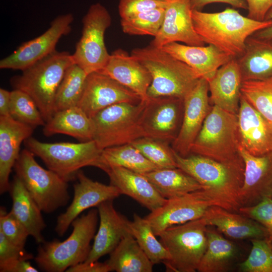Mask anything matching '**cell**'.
<instances>
[{
  "label": "cell",
  "mask_w": 272,
  "mask_h": 272,
  "mask_svg": "<svg viewBox=\"0 0 272 272\" xmlns=\"http://www.w3.org/2000/svg\"><path fill=\"white\" fill-rule=\"evenodd\" d=\"M192 18L196 32L205 44L236 58L243 53L248 37L272 26V20L256 21L230 8L216 13L192 10Z\"/></svg>",
  "instance_id": "obj_1"
},
{
  "label": "cell",
  "mask_w": 272,
  "mask_h": 272,
  "mask_svg": "<svg viewBox=\"0 0 272 272\" xmlns=\"http://www.w3.org/2000/svg\"><path fill=\"white\" fill-rule=\"evenodd\" d=\"M174 155L177 167L199 182L217 206L239 213L244 170L198 155L183 157L174 151Z\"/></svg>",
  "instance_id": "obj_2"
},
{
  "label": "cell",
  "mask_w": 272,
  "mask_h": 272,
  "mask_svg": "<svg viewBox=\"0 0 272 272\" xmlns=\"http://www.w3.org/2000/svg\"><path fill=\"white\" fill-rule=\"evenodd\" d=\"M130 54L151 74L148 97L172 96L183 99L200 78L186 63L151 44L134 48Z\"/></svg>",
  "instance_id": "obj_3"
},
{
  "label": "cell",
  "mask_w": 272,
  "mask_h": 272,
  "mask_svg": "<svg viewBox=\"0 0 272 272\" xmlns=\"http://www.w3.org/2000/svg\"><path fill=\"white\" fill-rule=\"evenodd\" d=\"M74 63L69 52L55 50L13 77L11 83L32 98L46 122L55 113V95L65 71Z\"/></svg>",
  "instance_id": "obj_4"
},
{
  "label": "cell",
  "mask_w": 272,
  "mask_h": 272,
  "mask_svg": "<svg viewBox=\"0 0 272 272\" xmlns=\"http://www.w3.org/2000/svg\"><path fill=\"white\" fill-rule=\"evenodd\" d=\"M98 216V210L92 209L73 221L72 233L65 240L41 243L34 257L39 268L47 272H63L84 262L91 249Z\"/></svg>",
  "instance_id": "obj_5"
},
{
  "label": "cell",
  "mask_w": 272,
  "mask_h": 272,
  "mask_svg": "<svg viewBox=\"0 0 272 272\" xmlns=\"http://www.w3.org/2000/svg\"><path fill=\"white\" fill-rule=\"evenodd\" d=\"M239 146L237 115L213 105L192 145L190 154L244 170Z\"/></svg>",
  "instance_id": "obj_6"
},
{
  "label": "cell",
  "mask_w": 272,
  "mask_h": 272,
  "mask_svg": "<svg viewBox=\"0 0 272 272\" xmlns=\"http://www.w3.org/2000/svg\"><path fill=\"white\" fill-rule=\"evenodd\" d=\"M24 144L48 169L67 182L77 179L78 173L84 167H100L102 150L93 140L78 143H48L30 137Z\"/></svg>",
  "instance_id": "obj_7"
},
{
  "label": "cell",
  "mask_w": 272,
  "mask_h": 272,
  "mask_svg": "<svg viewBox=\"0 0 272 272\" xmlns=\"http://www.w3.org/2000/svg\"><path fill=\"white\" fill-rule=\"evenodd\" d=\"M14 168L42 212L50 214L67 204V182L52 170L41 167L28 149L20 152Z\"/></svg>",
  "instance_id": "obj_8"
},
{
  "label": "cell",
  "mask_w": 272,
  "mask_h": 272,
  "mask_svg": "<svg viewBox=\"0 0 272 272\" xmlns=\"http://www.w3.org/2000/svg\"><path fill=\"white\" fill-rule=\"evenodd\" d=\"M207 225L201 217L167 228L159 236L170 258L167 271L195 272L208 246Z\"/></svg>",
  "instance_id": "obj_9"
},
{
  "label": "cell",
  "mask_w": 272,
  "mask_h": 272,
  "mask_svg": "<svg viewBox=\"0 0 272 272\" xmlns=\"http://www.w3.org/2000/svg\"><path fill=\"white\" fill-rule=\"evenodd\" d=\"M145 101L139 103H120L110 106L91 118L93 140L101 150L130 144L144 137L141 116Z\"/></svg>",
  "instance_id": "obj_10"
},
{
  "label": "cell",
  "mask_w": 272,
  "mask_h": 272,
  "mask_svg": "<svg viewBox=\"0 0 272 272\" xmlns=\"http://www.w3.org/2000/svg\"><path fill=\"white\" fill-rule=\"evenodd\" d=\"M111 20L108 10L99 3L91 5L83 18L82 35L72 56L87 75L101 71L109 59L104 35Z\"/></svg>",
  "instance_id": "obj_11"
},
{
  "label": "cell",
  "mask_w": 272,
  "mask_h": 272,
  "mask_svg": "<svg viewBox=\"0 0 272 272\" xmlns=\"http://www.w3.org/2000/svg\"><path fill=\"white\" fill-rule=\"evenodd\" d=\"M216 206L215 201L204 189L167 199L157 209L145 217L153 232L159 236L167 228L203 217L207 209Z\"/></svg>",
  "instance_id": "obj_12"
},
{
  "label": "cell",
  "mask_w": 272,
  "mask_h": 272,
  "mask_svg": "<svg viewBox=\"0 0 272 272\" xmlns=\"http://www.w3.org/2000/svg\"><path fill=\"white\" fill-rule=\"evenodd\" d=\"M183 110L182 99L172 96L149 97L141 116L144 137L172 142L180 130Z\"/></svg>",
  "instance_id": "obj_13"
},
{
  "label": "cell",
  "mask_w": 272,
  "mask_h": 272,
  "mask_svg": "<svg viewBox=\"0 0 272 272\" xmlns=\"http://www.w3.org/2000/svg\"><path fill=\"white\" fill-rule=\"evenodd\" d=\"M72 14L61 15L50 23L43 34L22 43L12 53L0 60V69L23 70L50 55L60 38L71 31Z\"/></svg>",
  "instance_id": "obj_14"
},
{
  "label": "cell",
  "mask_w": 272,
  "mask_h": 272,
  "mask_svg": "<svg viewBox=\"0 0 272 272\" xmlns=\"http://www.w3.org/2000/svg\"><path fill=\"white\" fill-rule=\"evenodd\" d=\"M208 81L200 78L183 99L184 110L179 132L172 142L173 150L179 155H190L191 148L212 106L209 100Z\"/></svg>",
  "instance_id": "obj_15"
},
{
  "label": "cell",
  "mask_w": 272,
  "mask_h": 272,
  "mask_svg": "<svg viewBox=\"0 0 272 272\" xmlns=\"http://www.w3.org/2000/svg\"><path fill=\"white\" fill-rule=\"evenodd\" d=\"M136 93L100 72L88 74L78 107L90 118L100 111L120 103H138Z\"/></svg>",
  "instance_id": "obj_16"
},
{
  "label": "cell",
  "mask_w": 272,
  "mask_h": 272,
  "mask_svg": "<svg viewBox=\"0 0 272 272\" xmlns=\"http://www.w3.org/2000/svg\"><path fill=\"white\" fill-rule=\"evenodd\" d=\"M78 182L74 185V197L66 210L57 219L55 230L62 236L73 221L85 210L97 207L101 202L113 200L120 194L114 186L94 181L81 171L77 175Z\"/></svg>",
  "instance_id": "obj_17"
},
{
  "label": "cell",
  "mask_w": 272,
  "mask_h": 272,
  "mask_svg": "<svg viewBox=\"0 0 272 272\" xmlns=\"http://www.w3.org/2000/svg\"><path fill=\"white\" fill-rule=\"evenodd\" d=\"M192 10L190 0H170L165 9L162 25L150 44L158 48L172 42L205 45L194 28Z\"/></svg>",
  "instance_id": "obj_18"
},
{
  "label": "cell",
  "mask_w": 272,
  "mask_h": 272,
  "mask_svg": "<svg viewBox=\"0 0 272 272\" xmlns=\"http://www.w3.org/2000/svg\"><path fill=\"white\" fill-rule=\"evenodd\" d=\"M245 169L239 195L241 207L254 206L272 196V151L261 156H253L239 144ZM240 207V208H241Z\"/></svg>",
  "instance_id": "obj_19"
},
{
  "label": "cell",
  "mask_w": 272,
  "mask_h": 272,
  "mask_svg": "<svg viewBox=\"0 0 272 272\" xmlns=\"http://www.w3.org/2000/svg\"><path fill=\"white\" fill-rule=\"evenodd\" d=\"M240 145L253 156L272 151V125L241 95L237 114Z\"/></svg>",
  "instance_id": "obj_20"
},
{
  "label": "cell",
  "mask_w": 272,
  "mask_h": 272,
  "mask_svg": "<svg viewBox=\"0 0 272 272\" xmlns=\"http://www.w3.org/2000/svg\"><path fill=\"white\" fill-rule=\"evenodd\" d=\"M99 227L94 236L90 253L83 262L88 263L109 254L126 235L131 234L130 221L114 208L113 200L103 201L97 207Z\"/></svg>",
  "instance_id": "obj_21"
},
{
  "label": "cell",
  "mask_w": 272,
  "mask_h": 272,
  "mask_svg": "<svg viewBox=\"0 0 272 272\" xmlns=\"http://www.w3.org/2000/svg\"><path fill=\"white\" fill-rule=\"evenodd\" d=\"M108 76L138 95L142 101L149 97L152 77L147 68L137 58L119 48L110 54L105 66L100 72Z\"/></svg>",
  "instance_id": "obj_22"
},
{
  "label": "cell",
  "mask_w": 272,
  "mask_h": 272,
  "mask_svg": "<svg viewBox=\"0 0 272 272\" xmlns=\"http://www.w3.org/2000/svg\"><path fill=\"white\" fill-rule=\"evenodd\" d=\"M34 128L11 116H0V193L10 190V175L20 154L23 142L31 137Z\"/></svg>",
  "instance_id": "obj_23"
},
{
  "label": "cell",
  "mask_w": 272,
  "mask_h": 272,
  "mask_svg": "<svg viewBox=\"0 0 272 272\" xmlns=\"http://www.w3.org/2000/svg\"><path fill=\"white\" fill-rule=\"evenodd\" d=\"M211 104L237 115L242 79L236 58L219 67L208 80Z\"/></svg>",
  "instance_id": "obj_24"
},
{
  "label": "cell",
  "mask_w": 272,
  "mask_h": 272,
  "mask_svg": "<svg viewBox=\"0 0 272 272\" xmlns=\"http://www.w3.org/2000/svg\"><path fill=\"white\" fill-rule=\"evenodd\" d=\"M104 172L110 184L115 186L121 194L130 197L151 212L162 206L167 199L144 174L119 167H109Z\"/></svg>",
  "instance_id": "obj_25"
},
{
  "label": "cell",
  "mask_w": 272,
  "mask_h": 272,
  "mask_svg": "<svg viewBox=\"0 0 272 272\" xmlns=\"http://www.w3.org/2000/svg\"><path fill=\"white\" fill-rule=\"evenodd\" d=\"M192 68L200 78L208 80L232 58L211 44L190 46L172 42L160 48Z\"/></svg>",
  "instance_id": "obj_26"
},
{
  "label": "cell",
  "mask_w": 272,
  "mask_h": 272,
  "mask_svg": "<svg viewBox=\"0 0 272 272\" xmlns=\"http://www.w3.org/2000/svg\"><path fill=\"white\" fill-rule=\"evenodd\" d=\"M202 218L207 226L216 227L221 233L234 240L267 238V231L262 225L240 213L213 206Z\"/></svg>",
  "instance_id": "obj_27"
},
{
  "label": "cell",
  "mask_w": 272,
  "mask_h": 272,
  "mask_svg": "<svg viewBox=\"0 0 272 272\" xmlns=\"http://www.w3.org/2000/svg\"><path fill=\"white\" fill-rule=\"evenodd\" d=\"M207 249L199 263L198 272H228L242 261V253L236 243L224 238L216 227L207 226Z\"/></svg>",
  "instance_id": "obj_28"
},
{
  "label": "cell",
  "mask_w": 272,
  "mask_h": 272,
  "mask_svg": "<svg viewBox=\"0 0 272 272\" xmlns=\"http://www.w3.org/2000/svg\"><path fill=\"white\" fill-rule=\"evenodd\" d=\"M236 59L243 81L272 79V39L250 36Z\"/></svg>",
  "instance_id": "obj_29"
},
{
  "label": "cell",
  "mask_w": 272,
  "mask_h": 272,
  "mask_svg": "<svg viewBox=\"0 0 272 272\" xmlns=\"http://www.w3.org/2000/svg\"><path fill=\"white\" fill-rule=\"evenodd\" d=\"M9 191L12 199L10 212L25 227L29 235L37 243L44 242L42 231L46 225L42 211L17 176H14Z\"/></svg>",
  "instance_id": "obj_30"
},
{
  "label": "cell",
  "mask_w": 272,
  "mask_h": 272,
  "mask_svg": "<svg viewBox=\"0 0 272 272\" xmlns=\"http://www.w3.org/2000/svg\"><path fill=\"white\" fill-rule=\"evenodd\" d=\"M46 137L64 134L80 141L93 140V126L92 119L78 106L56 112L46 122L43 129Z\"/></svg>",
  "instance_id": "obj_31"
},
{
  "label": "cell",
  "mask_w": 272,
  "mask_h": 272,
  "mask_svg": "<svg viewBox=\"0 0 272 272\" xmlns=\"http://www.w3.org/2000/svg\"><path fill=\"white\" fill-rule=\"evenodd\" d=\"M144 175L165 199L203 189L194 178L178 168H158Z\"/></svg>",
  "instance_id": "obj_32"
},
{
  "label": "cell",
  "mask_w": 272,
  "mask_h": 272,
  "mask_svg": "<svg viewBox=\"0 0 272 272\" xmlns=\"http://www.w3.org/2000/svg\"><path fill=\"white\" fill-rule=\"evenodd\" d=\"M106 260L111 271L151 272L154 264L132 234L125 236L109 254Z\"/></svg>",
  "instance_id": "obj_33"
},
{
  "label": "cell",
  "mask_w": 272,
  "mask_h": 272,
  "mask_svg": "<svg viewBox=\"0 0 272 272\" xmlns=\"http://www.w3.org/2000/svg\"><path fill=\"white\" fill-rule=\"evenodd\" d=\"M111 167H122L142 174L158 168L131 144L102 150L99 169L104 171Z\"/></svg>",
  "instance_id": "obj_34"
},
{
  "label": "cell",
  "mask_w": 272,
  "mask_h": 272,
  "mask_svg": "<svg viewBox=\"0 0 272 272\" xmlns=\"http://www.w3.org/2000/svg\"><path fill=\"white\" fill-rule=\"evenodd\" d=\"M87 76V74L75 63L67 68L55 95V112L78 106Z\"/></svg>",
  "instance_id": "obj_35"
},
{
  "label": "cell",
  "mask_w": 272,
  "mask_h": 272,
  "mask_svg": "<svg viewBox=\"0 0 272 272\" xmlns=\"http://www.w3.org/2000/svg\"><path fill=\"white\" fill-rule=\"evenodd\" d=\"M130 228L132 235L154 264L163 263L169 259L168 251L157 239L145 218L134 214L133 220L130 221Z\"/></svg>",
  "instance_id": "obj_36"
},
{
  "label": "cell",
  "mask_w": 272,
  "mask_h": 272,
  "mask_svg": "<svg viewBox=\"0 0 272 272\" xmlns=\"http://www.w3.org/2000/svg\"><path fill=\"white\" fill-rule=\"evenodd\" d=\"M241 93L272 125V79L243 81Z\"/></svg>",
  "instance_id": "obj_37"
},
{
  "label": "cell",
  "mask_w": 272,
  "mask_h": 272,
  "mask_svg": "<svg viewBox=\"0 0 272 272\" xmlns=\"http://www.w3.org/2000/svg\"><path fill=\"white\" fill-rule=\"evenodd\" d=\"M130 144L158 168H178L174 151L168 142L143 137Z\"/></svg>",
  "instance_id": "obj_38"
},
{
  "label": "cell",
  "mask_w": 272,
  "mask_h": 272,
  "mask_svg": "<svg viewBox=\"0 0 272 272\" xmlns=\"http://www.w3.org/2000/svg\"><path fill=\"white\" fill-rule=\"evenodd\" d=\"M165 9H156L128 18L121 19L122 31L130 35H150L154 37L162 25Z\"/></svg>",
  "instance_id": "obj_39"
},
{
  "label": "cell",
  "mask_w": 272,
  "mask_h": 272,
  "mask_svg": "<svg viewBox=\"0 0 272 272\" xmlns=\"http://www.w3.org/2000/svg\"><path fill=\"white\" fill-rule=\"evenodd\" d=\"M10 115L14 119L34 128L44 126L46 123L32 98L18 89L11 91Z\"/></svg>",
  "instance_id": "obj_40"
},
{
  "label": "cell",
  "mask_w": 272,
  "mask_h": 272,
  "mask_svg": "<svg viewBox=\"0 0 272 272\" xmlns=\"http://www.w3.org/2000/svg\"><path fill=\"white\" fill-rule=\"evenodd\" d=\"M250 241V253L236 269L240 272H272V244L267 238Z\"/></svg>",
  "instance_id": "obj_41"
},
{
  "label": "cell",
  "mask_w": 272,
  "mask_h": 272,
  "mask_svg": "<svg viewBox=\"0 0 272 272\" xmlns=\"http://www.w3.org/2000/svg\"><path fill=\"white\" fill-rule=\"evenodd\" d=\"M6 208H0V231L14 245L24 248L29 233L25 227Z\"/></svg>",
  "instance_id": "obj_42"
},
{
  "label": "cell",
  "mask_w": 272,
  "mask_h": 272,
  "mask_svg": "<svg viewBox=\"0 0 272 272\" xmlns=\"http://www.w3.org/2000/svg\"><path fill=\"white\" fill-rule=\"evenodd\" d=\"M239 213L262 225L267 233V240L272 244V198H266L250 207H242Z\"/></svg>",
  "instance_id": "obj_43"
},
{
  "label": "cell",
  "mask_w": 272,
  "mask_h": 272,
  "mask_svg": "<svg viewBox=\"0 0 272 272\" xmlns=\"http://www.w3.org/2000/svg\"><path fill=\"white\" fill-rule=\"evenodd\" d=\"M170 0H120L118 13L121 19L131 17L150 10L165 8Z\"/></svg>",
  "instance_id": "obj_44"
},
{
  "label": "cell",
  "mask_w": 272,
  "mask_h": 272,
  "mask_svg": "<svg viewBox=\"0 0 272 272\" xmlns=\"http://www.w3.org/2000/svg\"><path fill=\"white\" fill-rule=\"evenodd\" d=\"M33 258L32 254L27 252L24 248L17 246L10 242L0 231V271L4 270L13 263L19 260H29Z\"/></svg>",
  "instance_id": "obj_45"
},
{
  "label": "cell",
  "mask_w": 272,
  "mask_h": 272,
  "mask_svg": "<svg viewBox=\"0 0 272 272\" xmlns=\"http://www.w3.org/2000/svg\"><path fill=\"white\" fill-rule=\"evenodd\" d=\"M248 6L247 17L251 19L264 21L266 14L272 7V0H246Z\"/></svg>",
  "instance_id": "obj_46"
},
{
  "label": "cell",
  "mask_w": 272,
  "mask_h": 272,
  "mask_svg": "<svg viewBox=\"0 0 272 272\" xmlns=\"http://www.w3.org/2000/svg\"><path fill=\"white\" fill-rule=\"evenodd\" d=\"M67 272H108L111 269L106 261L104 262L98 261L91 263H80L69 267Z\"/></svg>",
  "instance_id": "obj_47"
},
{
  "label": "cell",
  "mask_w": 272,
  "mask_h": 272,
  "mask_svg": "<svg viewBox=\"0 0 272 272\" xmlns=\"http://www.w3.org/2000/svg\"><path fill=\"white\" fill-rule=\"evenodd\" d=\"M215 3L227 4L236 8L248 9L246 0H190L192 10L197 11H201L206 5Z\"/></svg>",
  "instance_id": "obj_48"
},
{
  "label": "cell",
  "mask_w": 272,
  "mask_h": 272,
  "mask_svg": "<svg viewBox=\"0 0 272 272\" xmlns=\"http://www.w3.org/2000/svg\"><path fill=\"white\" fill-rule=\"evenodd\" d=\"M38 269L34 267L29 260H19L9 266L4 272H38Z\"/></svg>",
  "instance_id": "obj_49"
},
{
  "label": "cell",
  "mask_w": 272,
  "mask_h": 272,
  "mask_svg": "<svg viewBox=\"0 0 272 272\" xmlns=\"http://www.w3.org/2000/svg\"><path fill=\"white\" fill-rule=\"evenodd\" d=\"M11 91L0 89V116L10 115Z\"/></svg>",
  "instance_id": "obj_50"
},
{
  "label": "cell",
  "mask_w": 272,
  "mask_h": 272,
  "mask_svg": "<svg viewBox=\"0 0 272 272\" xmlns=\"http://www.w3.org/2000/svg\"><path fill=\"white\" fill-rule=\"evenodd\" d=\"M272 20V7L266 14L264 20ZM253 36L263 39H272V26L260 30L253 34Z\"/></svg>",
  "instance_id": "obj_51"
},
{
  "label": "cell",
  "mask_w": 272,
  "mask_h": 272,
  "mask_svg": "<svg viewBox=\"0 0 272 272\" xmlns=\"http://www.w3.org/2000/svg\"><path fill=\"white\" fill-rule=\"evenodd\" d=\"M271 198H272V196H271Z\"/></svg>",
  "instance_id": "obj_52"
}]
</instances>
